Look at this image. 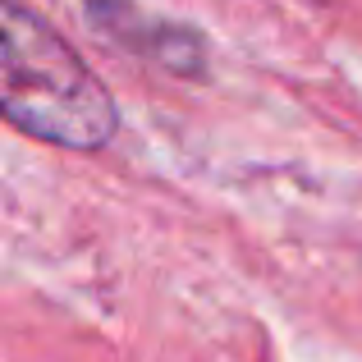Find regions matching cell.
Wrapping results in <instances>:
<instances>
[{"mask_svg":"<svg viewBox=\"0 0 362 362\" xmlns=\"http://www.w3.org/2000/svg\"><path fill=\"white\" fill-rule=\"evenodd\" d=\"M0 119L74 151L106 147L119 124L101 78L18 0H0Z\"/></svg>","mask_w":362,"mask_h":362,"instance_id":"1","label":"cell"}]
</instances>
